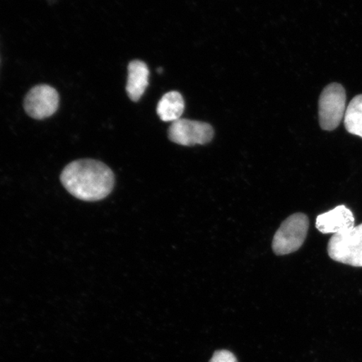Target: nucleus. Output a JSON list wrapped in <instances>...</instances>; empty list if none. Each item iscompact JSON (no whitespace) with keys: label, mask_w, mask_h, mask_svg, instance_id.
<instances>
[{"label":"nucleus","mask_w":362,"mask_h":362,"mask_svg":"<svg viewBox=\"0 0 362 362\" xmlns=\"http://www.w3.org/2000/svg\"><path fill=\"white\" fill-rule=\"evenodd\" d=\"M61 180L68 192L85 202L103 200L112 192L115 184L110 167L93 160L71 162L62 171Z\"/></svg>","instance_id":"obj_1"},{"label":"nucleus","mask_w":362,"mask_h":362,"mask_svg":"<svg viewBox=\"0 0 362 362\" xmlns=\"http://www.w3.org/2000/svg\"><path fill=\"white\" fill-rule=\"evenodd\" d=\"M309 219L303 214H293L284 221L275 233L273 240V250L277 255H286L296 252L304 244Z\"/></svg>","instance_id":"obj_2"},{"label":"nucleus","mask_w":362,"mask_h":362,"mask_svg":"<svg viewBox=\"0 0 362 362\" xmlns=\"http://www.w3.org/2000/svg\"><path fill=\"white\" fill-rule=\"evenodd\" d=\"M330 259L353 267H362V224L348 232L334 234L328 243Z\"/></svg>","instance_id":"obj_3"},{"label":"nucleus","mask_w":362,"mask_h":362,"mask_svg":"<svg viewBox=\"0 0 362 362\" xmlns=\"http://www.w3.org/2000/svg\"><path fill=\"white\" fill-rule=\"evenodd\" d=\"M346 94L339 83L327 86L321 93L319 100V117L321 129H336L346 113Z\"/></svg>","instance_id":"obj_4"},{"label":"nucleus","mask_w":362,"mask_h":362,"mask_svg":"<svg viewBox=\"0 0 362 362\" xmlns=\"http://www.w3.org/2000/svg\"><path fill=\"white\" fill-rule=\"evenodd\" d=\"M168 134L172 142L180 146H193L211 142L214 131L210 124L202 122L180 119L172 123Z\"/></svg>","instance_id":"obj_5"},{"label":"nucleus","mask_w":362,"mask_h":362,"mask_svg":"<svg viewBox=\"0 0 362 362\" xmlns=\"http://www.w3.org/2000/svg\"><path fill=\"white\" fill-rule=\"evenodd\" d=\"M59 95L55 88L47 85L36 86L31 89L25 99L27 115L35 119L51 117L57 110Z\"/></svg>","instance_id":"obj_6"},{"label":"nucleus","mask_w":362,"mask_h":362,"mask_svg":"<svg viewBox=\"0 0 362 362\" xmlns=\"http://www.w3.org/2000/svg\"><path fill=\"white\" fill-rule=\"evenodd\" d=\"M355 218L349 208L338 206L316 218V228L321 233L341 234L354 228Z\"/></svg>","instance_id":"obj_7"},{"label":"nucleus","mask_w":362,"mask_h":362,"mask_svg":"<svg viewBox=\"0 0 362 362\" xmlns=\"http://www.w3.org/2000/svg\"><path fill=\"white\" fill-rule=\"evenodd\" d=\"M148 76L146 63L138 60L129 63L126 90L131 100L137 102L141 98L148 85Z\"/></svg>","instance_id":"obj_8"},{"label":"nucleus","mask_w":362,"mask_h":362,"mask_svg":"<svg viewBox=\"0 0 362 362\" xmlns=\"http://www.w3.org/2000/svg\"><path fill=\"white\" fill-rule=\"evenodd\" d=\"M184 110V98L178 92L165 94L157 106L158 115L164 122H175L180 119Z\"/></svg>","instance_id":"obj_9"},{"label":"nucleus","mask_w":362,"mask_h":362,"mask_svg":"<svg viewBox=\"0 0 362 362\" xmlns=\"http://www.w3.org/2000/svg\"><path fill=\"white\" fill-rule=\"evenodd\" d=\"M344 124L348 132L362 138V94L353 98L348 105Z\"/></svg>","instance_id":"obj_10"},{"label":"nucleus","mask_w":362,"mask_h":362,"mask_svg":"<svg viewBox=\"0 0 362 362\" xmlns=\"http://www.w3.org/2000/svg\"><path fill=\"white\" fill-rule=\"evenodd\" d=\"M210 362H238V360L232 352L221 350L214 353Z\"/></svg>","instance_id":"obj_11"}]
</instances>
